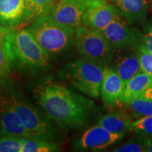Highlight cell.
<instances>
[{
    "label": "cell",
    "instance_id": "cell-1",
    "mask_svg": "<svg viewBox=\"0 0 152 152\" xmlns=\"http://www.w3.org/2000/svg\"><path fill=\"white\" fill-rule=\"evenodd\" d=\"M35 96L44 113L64 130H81L96 115L94 102L63 82L49 80L38 85Z\"/></svg>",
    "mask_w": 152,
    "mask_h": 152
},
{
    "label": "cell",
    "instance_id": "cell-2",
    "mask_svg": "<svg viewBox=\"0 0 152 152\" xmlns=\"http://www.w3.org/2000/svg\"><path fill=\"white\" fill-rule=\"evenodd\" d=\"M4 39L11 62L32 71L44 70L49 66V55L28 29H9Z\"/></svg>",
    "mask_w": 152,
    "mask_h": 152
},
{
    "label": "cell",
    "instance_id": "cell-3",
    "mask_svg": "<svg viewBox=\"0 0 152 152\" xmlns=\"http://www.w3.org/2000/svg\"><path fill=\"white\" fill-rule=\"evenodd\" d=\"M106 66L86 57L66 64L58 72V77L66 80L80 92L92 98H99Z\"/></svg>",
    "mask_w": 152,
    "mask_h": 152
},
{
    "label": "cell",
    "instance_id": "cell-4",
    "mask_svg": "<svg viewBox=\"0 0 152 152\" xmlns=\"http://www.w3.org/2000/svg\"><path fill=\"white\" fill-rule=\"evenodd\" d=\"M28 30L49 56L67 52L75 42L74 28L56 22L50 15L37 19Z\"/></svg>",
    "mask_w": 152,
    "mask_h": 152
},
{
    "label": "cell",
    "instance_id": "cell-5",
    "mask_svg": "<svg viewBox=\"0 0 152 152\" xmlns=\"http://www.w3.org/2000/svg\"><path fill=\"white\" fill-rule=\"evenodd\" d=\"M75 44L82 56L109 66L115 54V47L110 43L102 31L87 26L75 30Z\"/></svg>",
    "mask_w": 152,
    "mask_h": 152
},
{
    "label": "cell",
    "instance_id": "cell-6",
    "mask_svg": "<svg viewBox=\"0 0 152 152\" xmlns=\"http://www.w3.org/2000/svg\"><path fill=\"white\" fill-rule=\"evenodd\" d=\"M9 99L31 137L55 141L56 130L46 114L19 95L11 94Z\"/></svg>",
    "mask_w": 152,
    "mask_h": 152
},
{
    "label": "cell",
    "instance_id": "cell-7",
    "mask_svg": "<svg viewBox=\"0 0 152 152\" xmlns=\"http://www.w3.org/2000/svg\"><path fill=\"white\" fill-rule=\"evenodd\" d=\"M102 33L115 48L137 49L142 45V34L128 26L118 14L115 15Z\"/></svg>",
    "mask_w": 152,
    "mask_h": 152
},
{
    "label": "cell",
    "instance_id": "cell-8",
    "mask_svg": "<svg viewBox=\"0 0 152 152\" xmlns=\"http://www.w3.org/2000/svg\"><path fill=\"white\" fill-rule=\"evenodd\" d=\"M124 136L125 133L111 132L97 124L85 131L73 146L81 151H99L120 141Z\"/></svg>",
    "mask_w": 152,
    "mask_h": 152
},
{
    "label": "cell",
    "instance_id": "cell-9",
    "mask_svg": "<svg viewBox=\"0 0 152 152\" xmlns=\"http://www.w3.org/2000/svg\"><path fill=\"white\" fill-rule=\"evenodd\" d=\"M87 7L80 0H58L53 6L50 16L58 23L77 28L83 23Z\"/></svg>",
    "mask_w": 152,
    "mask_h": 152
},
{
    "label": "cell",
    "instance_id": "cell-10",
    "mask_svg": "<svg viewBox=\"0 0 152 152\" xmlns=\"http://www.w3.org/2000/svg\"><path fill=\"white\" fill-rule=\"evenodd\" d=\"M0 135L31 137L9 98L0 96Z\"/></svg>",
    "mask_w": 152,
    "mask_h": 152
},
{
    "label": "cell",
    "instance_id": "cell-11",
    "mask_svg": "<svg viewBox=\"0 0 152 152\" xmlns=\"http://www.w3.org/2000/svg\"><path fill=\"white\" fill-rule=\"evenodd\" d=\"M124 87L125 83L112 66H106L101 86V96L104 105L111 108L122 105Z\"/></svg>",
    "mask_w": 152,
    "mask_h": 152
},
{
    "label": "cell",
    "instance_id": "cell-12",
    "mask_svg": "<svg viewBox=\"0 0 152 152\" xmlns=\"http://www.w3.org/2000/svg\"><path fill=\"white\" fill-rule=\"evenodd\" d=\"M118 14L113 5L105 0H96L87 6L83 17V24L87 27L102 31Z\"/></svg>",
    "mask_w": 152,
    "mask_h": 152
},
{
    "label": "cell",
    "instance_id": "cell-13",
    "mask_svg": "<svg viewBox=\"0 0 152 152\" xmlns=\"http://www.w3.org/2000/svg\"><path fill=\"white\" fill-rule=\"evenodd\" d=\"M112 68L121 77L125 85L132 77L142 72L137 49L134 51L129 49L128 52L120 53L115 57Z\"/></svg>",
    "mask_w": 152,
    "mask_h": 152
},
{
    "label": "cell",
    "instance_id": "cell-14",
    "mask_svg": "<svg viewBox=\"0 0 152 152\" xmlns=\"http://www.w3.org/2000/svg\"><path fill=\"white\" fill-rule=\"evenodd\" d=\"M119 15L128 23L142 22L147 18L148 5L145 0H111Z\"/></svg>",
    "mask_w": 152,
    "mask_h": 152
},
{
    "label": "cell",
    "instance_id": "cell-15",
    "mask_svg": "<svg viewBox=\"0 0 152 152\" xmlns=\"http://www.w3.org/2000/svg\"><path fill=\"white\" fill-rule=\"evenodd\" d=\"M26 0H0V23L13 26L26 18Z\"/></svg>",
    "mask_w": 152,
    "mask_h": 152
},
{
    "label": "cell",
    "instance_id": "cell-16",
    "mask_svg": "<svg viewBox=\"0 0 152 152\" xmlns=\"http://www.w3.org/2000/svg\"><path fill=\"white\" fill-rule=\"evenodd\" d=\"M133 118L125 110H114L101 117L97 124L114 133H125L130 131Z\"/></svg>",
    "mask_w": 152,
    "mask_h": 152
},
{
    "label": "cell",
    "instance_id": "cell-17",
    "mask_svg": "<svg viewBox=\"0 0 152 152\" xmlns=\"http://www.w3.org/2000/svg\"><path fill=\"white\" fill-rule=\"evenodd\" d=\"M152 85V77L141 72L132 77L125 85L122 103L125 104L143 94Z\"/></svg>",
    "mask_w": 152,
    "mask_h": 152
},
{
    "label": "cell",
    "instance_id": "cell-18",
    "mask_svg": "<svg viewBox=\"0 0 152 152\" xmlns=\"http://www.w3.org/2000/svg\"><path fill=\"white\" fill-rule=\"evenodd\" d=\"M25 20H32L49 15L54 6V0H26Z\"/></svg>",
    "mask_w": 152,
    "mask_h": 152
},
{
    "label": "cell",
    "instance_id": "cell-19",
    "mask_svg": "<svg viewBox=\"0 0 152 152\" xmlns=\"http://www.w3.org/2000/svg\"><path fill=\"white\" fill-rule=\"evenodd\" d=\"M125 104L133 119L137 120L152 115L151 102L143 94Z\"/></svg>",
    "mask_w": 152,
    "mask_h": 152
},
{
    "label": "cell",
    "instance_id": "cell-20",
    "mask_svg": "<svg viewBox=\"0 0 152 152\" xmlns=\"http://www.w3.org/2000/svg\"><path fill=\"white\" fill-rule=\"evenodd\" d=\"M58 150L54 142L40 138H24L20 152H53Z\"/></svg>",
    "mask_w": 152,
    "mask_h": 152
},
{
    "label": "cell",
    "instance_id": "cell-21",
    "mask_svg": "<svg viewBox=\"0 0 152 152\" xmlns=\"http://www.w3.org/2000/svg\"><path fill=\"white\" fill-rule=\"evenodd\" d=\"M115 152H145L147 151V136L138 135L137 138L128 140L121 147L113 150Z\"/></svg>",
    "mask_w": 152,
    "mask_h": 152
},
{
    "label": "cell",
    "instance_id": "cell-22",
    "mask_svg": "<svg viewBox=\"0 0 152 152\" xmlns=\"http://www.w3.org/2000/svg\"><path fill=\"white\" fill-rule=\"evenodd\" d=\"M130 131L137 135L152 136V115L133 121L130 125Z\"/></svg>",
    "mask_w": 152,
    "mask_h": 152
},
{
    "label": "cell",
    "instance_id": "cell-23",
    "mask_svg": "<svg viewBox=\"0 0 152 152\" xmlns=\"http://www.w3.org/2000/svg\"><path fill=\"white\" fill-rule=\"evenodd\" d=\"M24 138L14 136L0 137V152H20Z\"/></svg>",
    "mask_w": 152,
    "mask_h": 152
},
{
    "label": "cell",
    "instance_id": "cell-24",
    "mask_svg": "<svg viewBox=\"0 0 152 152\" xmlns=\"http://www.w3.org/2000/svg\"><path fill=\"white\" fill-rule=\"evenodd\" d=\"M137 51L139 55L141 71L152 77V54L142 44L137 48Z\"/></svg>",
    "mask_w": 152,
    "mask_h": 152
},
{
    "label": "cell",
    "instance_id": "cell-25",
    "mask_svg": "<svg viewBox=\"0 0 152 152\" xmlns=\"http://www.w3.org/2000/svg\"><path fill=\"white\" fill-rule=\"evenodd\" d=\"M4 37V36L0 37V77L7 75L10 71L11 60L6 50Z\"/></svg>",
    "mask_w": 152,
    "mask_h": 152
},
{
    "label": "cell",
    "instance_id": "cell-26",
    "mask_svg": "<svg viewBox=\"0 0 152 152\" xmlns=\"http://www.w3.org/2000/svg\"><path fill=\"white\" fill-rule=\"evenodd\" d=\"M142 34V44L152 54V24L147 25Z\"/></svg>",
    "mask_w": 152,
    "mask_h": 152
},
{
    "label": "cell",
    "instance_id": "cell-27",
    "mask_svg": "<svg viewBox=\"0 0 152 152\" xmlns=\"http://www.w3.org/2000/svg\"><path fill=\"white\" fill-rule=\"evenodd\" d=\"M143 95L146 98H147L152 104V85L143 93Z\"/></svg>",
    "mask_w": 152,
    "mask_h": 152
},
{
    "label": "cell",
    "instance_id": "cell-28",
    "mask_svg": "<svg viewBox=\"0 0 152 152\" xmlns=\"http://www.w3.org/2000/svg\"><path fill=\"white\" fill-rule=\"evenodd\" d=\"M147 151L152 152V136L147 137Z\"/></svg>",
    "mask_w": 152,
    "mask_h": 152
},
{
    "label": "cell",
    "instance_id": "cell-29",
    "mask_svg": "<svg viewBox=\"0 0 152 152\" xmlns=\"http://www.w3.org/2000/svg\"><path fill=\"white\" fill-rule=\"evenodd\" d=\"M9 28L7 27H2V26H0V37L1 36H4L7 34V32L9 31Z\"/></svg>",
    "mask_w": 152,
    "mask_h": 152
},
{
    "label": "cell",
    "instance_id": "cell-30",
    "mask_svg": "<svg viewBox=\"0 0 152 152\" xmlns=\"http://www.w3.org/2000/svg\"><path fill=\"white\" fill-rule=\"evenodd\" d=\"M80 1H82V2H83L84 4H85L87 6H88L90 4H91L92 2V1H96V0H80Z\"/></svg>",
    "mask_w": 152,
    "mask_h": 152
},
{
    "label": "cell",
    "instance_id": "cell-31",
    "mask_svg": "<svg viewBox=\"0 0 152 152\" xmlns=\"http://www.w3.org/2000/svg\"><path fill=\"white\" fill-rule=\"evenodd\" d=\"M151 8H152V0H151Z\"/></svg>",
    "mask_w": 152,
    "mask_h": 152
}]
</instances>
